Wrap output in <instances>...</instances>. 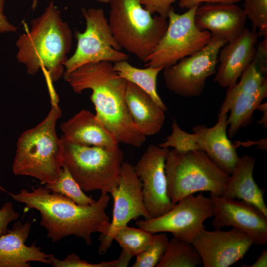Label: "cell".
Returning a JSON list of instances; mask_svg holds the SVG:
<instances>
[{
	"label": "cell",
	"instance_id": "4dcf8cb0",
	"mask_svg": "<svg viewBox=\"0 0 267 267\" xmlns=\"http://www.w3.org/2000/svg\"><path fill=\"white\" fill-rule=\"evenodd\" d=\"M49 264L53 267H125V264L121 257L111 261H103L97 264H91L81 260L75 253L69 254L60 260L53 255L49 257Z\"/></svg>",
	"mask_w": 267,
	"mask_h": 267
},
{
	"label": "cell",
	"instance_id": "9a60e30c",
	"mask_svg": "<svg viewBox=\"0 0 267 267\" xmlns=\"http://www.w3.org/2000/svg\"><path fill=\"white\" fill-rule=\"evenodd\" d=\"M196 248L204 267H227L241 260L254 244L245 233L202 229L189 241Z\"/></svg>",
	"mask_w": 267,
	"mask_h": 267
},
{
	"label": "cell",
	"instance_id": "52a82bcc",
	"mask_svg": "<svg viewBox=\"0 0 267 267\" xmlns=\"http://www.w3.org/2000/svg\"><path fill=\"white\" fill-rule=\"evenodd\" d=\"M64 162L73 178L85 191L111 193L118 185L124 155L119 148L77 144L62 135Z\"/></svg>",
	"mask_w": 267,
	"mask_h": 267
},
{
	"label": "cell",
	"instance_id": "7c38bea8",
	"mask_svg": "<svg viewBox=\"0 0 267 267\" xmlns=\"http://www.w3.org/2000/svg\"><path fill=\"white\" fill-rule=\"evenodd\" d=\"M239 82L228 88L218 115L227 114L228 135L232 138L249 124L254 111L267 96V79L252 62L241 75Z\"/></svg>",
	"mask_w": 267,
	"mask_h": 267
},
{
	"label": "cell",
	"instance_id": "4fadbf2b",
	"mask_svg": "<svg viewBox=\"0 0 267 267\" xmlns=\"http://www.w3.org/2000/svg\"><path fill=\"white\" fill-rule=\"evenodd\" d=\"M110 194L114 200L113 217L107 234L100 235V255L104 254L110 247L118 229L140 216L149 219L144 203L142 183L132 164L123 162L118 185Z\"/></svg>",
	"mask_w": 267,
	"mask_h": 267
},
{
	"label": "cell",
	"instance_id": "4316f807",
	"mask_svg": "<svg viewBox=\"0 0 267 267\" xmlns=\"http://www.w3.org/2000/svg\"><path fill=\"white\" fill-rule=\"evenodd\" d=\"M153 234L140 228L121 227L116 232L114 239L124 251L132 257L145 250L150 244Z\"/></svg>",
	"mask_w": 267,
	"mask_h": 267
},
{
	"label": "cell",
	"instance_id": "2e32d148",
	"mask_svg": "<svg viewBox=\"0 0 267 267\" xmlns=\"http://www.w3.org/2000/svg\"><path fill=\"white\" fill-rule=\"evenodd\" d=\"M214 208L215 229L232 227L247 234L257 245L267 243V216L253 205L241 200L210 194Z\"/></svg>",
	"mask_w": 267,
	"mask_h": 267
},
{
	"label": "cell",
	"instance_id": "ab89813d",
	"mask_svg": "<svg viewBox=\"0 0 267 267\" xmlns=\"http://www.w3.org/2000/svg\"><path fill=\"white\" fill-rule=\"evenodd\" d=\"M0 190L2 191L6 192V191L2 187V186L0 184Z\"/></svg>",
	"mask_w": 267,
	"mask_h": 267
},
{
	"label": "cell",
	"instance_id": "f1b7e54d",
	"mask_svg": "<svg viewBox=\"0 0 267 267\" xmlns=\"http://www.w3.org/2000/svg\"><path fill=\"white\" fill-rule=\"evenodd\" d=\"M245 14L251 22L252 30L259 36H267V0H243Z\"/></svg>",
	"mask_w": 267,
	"mask_h": 267
},
{
	"label": "cell",
	"instance_id": "d6a6232c",
	"mask_svg": "<svg viewBox=\"0 0 267 267\" xmlns=\"http://www.w3.org/2000/svg\"><path fill=\"white\" fill-rule=\"evenodd\" d=\"M19 217L18 213L13 209L11 203H5L0 209V237L6 233L8 224L16 221Z\"/></svg>",
	"mask_w": 267,
	"mask_h": 267
},
{
	"label": "cell",
	"instance_id": "ac0fdd59",
	"mask_svg": "<svg viewBox=\"0 0 267 267\" xmlns=\"http://www.w3.org/2000/svg\"><path fill=\"white\" fill-rule=\"evenodd\" d=\"M246 16L236 4L205 3L197 6L194 21L201 30L221 37L227 42L238 37L245 28Z\"/></svg>",
	"mask_w": 267,
	"mask_h": 267
},
{
	"label": "cell",
	"instance_id": "8fae6325",
	"mask_svg": "<svg viewBox=\"0 0 267 267\" xmlns=\"http://www.w3.org/2000/svg\"><path fill=\"white\" fill-rule=\"evenodd\" d=\"M213 216L211 198L200 193L184 197L166 213L155 218L139 220L136 224L152 234L169 232L189 242L198 231L205 228L204 222Z\"/></svg>",
	"mask_w": 267,
	"mask_h": 267
},
{
	"label": "cell",
	"instance_id": "5bb4252c",
	"mask_svg": "<svg viewBox=\"0 0 267 267\" xmlns=\"http://www.w3.org/2000/svg\"><path fill=\"white\" fill-rule=\"evenodd\" d=\"M169 151V148L150 145L134 166L142 183L144 203L149 219L166 213L176 204L168 194L165 170Z\"/></svg>",
	"mask_w": 267,
	"mask_h": 267
},
{
	"label": "cell",
	"instance_id": "7a4b0ae2",
	"mask_svg": "<svg viewBox=\"0 0 267 267\" xmlns=\"http://www.w3.org/2000/svg\"><path fill=\"white\" fill-rule=\"evenodd\" d=\"M9 194L16 201L39 212L40 224L47 230V237L52 242L73 235L90 245L92 233L99 232L104 236L108 232L110 222L105 212L110 200L108 193H101L98 200L89 206L78 205L68 197L42 186L32 188L31 191L22 189L18 193Z\"/></svg>",
	"mask_w": 267,
	"mask_h": 267
},
{
	"label": "cell",
	"instance_id": "e575fe53",
	"mask_svg": "<svg viewBox=\"0 0 267 267\" xmlns=\"http://www.w3.org/2000/svg\"><path fill=\"white\" fill-rule=\"evenodd\" d=\"M5 0H0V33L15 32L16 28L10 24L3 13Z\"/></svg>",
	"mask_w": 267,
	"mask_h": 267
},
{
	"label": "cell",
	"instance_id": "ffe728a7",
	"mask_svg": "<svg viewBox=\"0 0 267 267\" xmlns=\"http://www.w3.org/2000/svg\"><path fill=\"white\" fill-rule=\"evenodd\" d=\"M31 227V222L18 221L0 237V267H29V262L33 261L49 264L51 254L42 252L35 242L30 246L25 244Z\"/></svg>",
	"mask_w": 267,
	"mask_h": 267
},
{
	"label": "cell",
	"instance_id": "83f0119b",
	"mask_svg": "<svg viewBox=\"0 0 267 267\" xmlns=\"http://www.w3.org/2000/svg\"><path fill=\"white\" fill-rule=\"evenodd\" d=\"M167 234L164 232L153 234L149 245L138 254L133 267H156L163 257L168 243Z\"/></svg>",
	"mask_w": 267,
	"mask_h": 267
},
{
	"label": "cell",
	"instance_id": "d6986e66",
	"mask_svg": "<svg viewBox=\"0 0 267 267\" xmlns=\"http://www.w3.org/2000/svg\"><path fill=\"white\" fill-rule=\"evenodd\" d=\"M227 114L218 115L214 126H195L192 134L199 150L203 151L221 170L230 175L239 157L227 137Z\"/></svg>",
	"mask_w": 267,
	"mask_h": 267
},
{
	"label": "cell",
	"instance_id": "8992f818",
	"mask_svg": "<svg viewBox=\"0 0 267 267\" xmlns=\"http://www.w3.org/2000/svg\"><path fill=\"white\" fill-rule=\"evenodd\" d=\"M165 170L168 194L174 204L199 191L222 196L229 176L201 150H170Z\"/></svg>",
	"mask_w": 267,
	"mask_h": 267
},
{
	"label": "cell",
	"instance_id": "484cf974",
	"mask_svg": "<svg viewBox=\"0 0 267 267\" xmlns=\"http://www.w3.org/2000/svg\"><path fill=\"white\" fill-rule=\"evenodd\" d=\"M45 187L52 192L62 194L81 206H89L96 201L87 196L71 175L63 163L58 179L53 182L45 184Z\"/></svg>",
	"mask_w": 267,
	"mask_h": 267
},
{
	"label": "cell",
	"instance_id": "5b68a950",
	"mask_svg": "<svg viewBox=\"0 0 267 267\" xmlns=\"http://www.w3.org/2000/svg\"><path fill=\"white\" fill-rule=\"evenodd\" d=\"M108 22L121 48L144 62L164 35L168 22L153 16L138 0H109Z\"/></svg>",
	"mask_w": 267,
	"mask_h": 267
},
{
	"label": "cell",
	"instance_id": "ba28073f",
	"mask_svg": "<svg viewBox=\"0 0 267 267\" xmlns=\"http://www.w3.org/2000/svg\"><path fill=\"white\" fill-rule=\"evenodd\" d=\"M197 6L182 14L172 7L168 15L167 30L150 55L144 61L146 67H164L198 51L210 41L212 35L199 29L194 21Z\"/></svg>",
	"mask_w": 267,
	"mask_h": 267
},
{
	"label": "cell",
	"instance_id": "3957f363",
	"mask_svg": "<svg viewBox=\"0 0 267 267\" xmlns=\"http://www.w3.org/2000/svg\"><path fill=\"white\" fill-rule=\"evenodd\" d=\"M31 24V30L21 34L16 42V58L25 65L31 75H35L40 69L43 70L51 102H58L52 83L64 74L67 54L72 46V31L68 24L62 20L60 11L53 1Z\"/></svg>",
	"mask_w": 267,
	"mask_h": 267
},
{
	"label": "cell",
	"instance_id": "44dd1931",
	"mask_svg": "<svg viewBox=\"0 0 267 267\" xmlns=\"http://www.w3.org/2000/svg\"><path fill=\"white\" fill-rule=\"evenodd\" d=\"M60 128L63 136L72 143L111 150L119 147V143L115 136L88 110H81L61 124Z\"/></svg>",
	"mask_w": 267,
	"mask_h": 267
},
{
	"label": "cell",
	"instance_id": "277c9868",
	"mask_svg": "<svg viewBox=\"0 0 267 267\" xmlns=\"http://www.w3.org/2000/svg\"><path fill=\"white\" fill-rule=\"evenodd\" d=\"M61 115L58 103H52L45 118L20 135L12 167L14 175L36 178L43 184L58 179L64 156L62 141L55 127Z\"/></svg>",
	"mask_w": 267,
	"mask_h": 267
},
{
	"label": "cell",
	"instance_id": "9c48e42d",
	"mask_svg": "<svg viewBox=\"0 0 267 267\" xmlns=\"http://www.w3.org/2000/svg\"><path fill=\"white\" fill-rule=\"evenodd\" d=\"M81 11L86 28L83 33H75L77 47L65 64L64 79L73 71L88 63H115L129 58L128 54L120 51L121 48L112 34L103 9L83 8Z\"/></svg>",
	"mask_w": 267,
	"mask_h": 267
},
{
	"label": "cell",
	"instance_id": "8d00e7d4",
	"mask_svg": "<svg viewBox=\"0 0 267 267\" xmlns=\"http://www.w3.org/2000/svg\"><path fill=\"white\" fill-rule=\"evenodd\" d=\"M257 109L262 111L263 115L261 119L258 121L259 124H263L264 127L266 128L267 126V103L260 104L257 107Z\"/></svg>",
	"mask_w": 267,
	"mask_h": 267
},
{
	"label": "cell",
	"instance_id": "30bf717a",
	"mask_svg": "<svg viewBox=\"0 0 267 267\" xmlns=\"http://www.w3.org/2000/svg\"><path fill=\"white\" fill-rule=\"evenodd\" d=\"M227 43L212 36L209 43L195 53L164 67L163 78L169 90L182 97L200 95L207 78L216 73L219 52Z\"/></svg>",
	"mask_w": 267,
	"mask_h": 267
},
{
	"label": "cell",
	"instance_id": "cb8c5ba5",
	"mask_svg": "<svg viewBox=\"0 0 267 267\" xmlns=\"http://www.w3.org/2000/svg\"><path fill=\"white\" fill-rule=\"evenodd\" d=\"M113 67L117 73L128 82L136 85L146 92L164 111L167 108L157 91V78L163 69L162 67L148 66L145 68H136L127 60L115 62Z\"/></svg>",
	"mask_w": 267,
	"mask_h": 267
},
{
	"label": "cell",
	"instance_id": "836d02e7",
	"mask_svg": "<svg viewBox=\"0 0 267 267\" xmlns=\"http://www.w3.org/2000/svg\"><path fill=\"white\" fill-rule=\"evenodd\" d=\"M242 0H179L178 5L181 8L189 9L205 3L236 4Z\"/></svg>",
	"mask_w": 267,
	"mask_h": 267
},
{
	"label": "cell",
	"instance_id": "1f68e13d",
	"mask_svg": "<svg viewBox=\"0 0 267 267\" xmlns=\"http://www.w3.org/2000/svg\"><path fill=\"white\" fill-rule=\"evenodd\" d=\"M143 7L152 15L157 13L165 18L168 17L171 5L178 0H138Z\"/></svg>",
	"mask_w": 267,
	"mask_h": 267
},
{
	"label": "cell",
	"instance_id": "6da1fadb",
	"mask_svg": "<svg viewBox=\"0 0 267 267\" xmlns=\"http://www.w3.org/2000/svg\"><path fill=\"white\" fill-rule=\"evenodd\" d=\"M73 90L81 93L90 89L95 118L119 143L141 146L146 136L138 130L129 111L126 98L128 81L115 71L112 63L100 61L84 64L65 79Z\"/></svg>",
	"mask_w": 267,
	"mask_h": 267
},
{
	"label": "cell",
	"instance_id": "74e56055",
	"mask_svg": "<svg viewBox=\"0 0 267 267\" xmlns=\"http://www.w3.org/2000/svg\"><path fill=\"white\" fill-rule=\"evenodd\" d=\"M38 4V0H33L32 8L33 10H35Z\"/></svg>",
	"mask_w": 267,
	"mask_h": 267
},
{
	"label": "cell",
	"instance_id": "d590c367",
	"mask_svg": "<svg viewBox=\"0 0 267 267\" xmlns=\"http://www.w3.org/2000/svg\"><path fill=\"white\" fill-rule=\"evenodd\" d=\"M246 267H267V250L263 249L261 254L256 261L251 266H242Z\"/></svg>",
	"mask_w": 267,
	"mask_h": 267
},
{
	"label": "cell",
	"instance_id": "603a6c76",
	"mask_svg": "<svg viewBox=\"0 0 267 267\" xmlns=\"http://www.w3.org/2000/svg\"><path fill=\"white\" fill-rule=\"evenodd\" d=\"M255 162V159L249 155L239 157L226 181L222 196L234 199L237 198L250 203L267 216L264 191L258 186L253 178Z\"/></svg>",
	"mask_w": 267,
	"mask_h": 267
},
{
	"label": "cell",
	"instance_id": "f546056e",
	"mask_svg": "<svg viewBox=\"0 0 267 267\" xmlns=\"http://www.w3.org/2000/svg\"><path fill=\"white\" fill-rule=\"evenodd\" d=\"M171 134L166 140L158 145L163 148L173 147L174 149L180 152L199 150L196 144L193 134H190L183 131L174 120Z\"/></svg>",
	"mask_w": 267,
	"mask_h": 267
},
{
	"label": "cell",
	"instance_id": "f35d334b",
	"mask_svg": "<svg viewBox=\"0 0 267 267\" xmlns=\"http://www.w3.org/2000/svg\"><path fill=\"white\" fill-rule=\"evenodd\" d=\"M97 2L104 3H108L109 0H95Z\"/></svg>",
	"mask_w": 267,
	"mask_h": 267
},
{
	"label": "cell",
	"instance_id": "7402d4cb",
	"mask_svg": "<svg viewBox=\"0 0 267 267\" xmlns=\"http://www.w3.org/2000/svg\"><path fill=\"white\" fill-rule=\"evenodd\" d=\"M125 98L133 120L142 134L153 135L161 131L165 120V111L146 92L128 82Z\"/></svg>",
	"mask_w": 267,
	"mask_h": 267
},
{
	"label": "cell",
	"instance_id": "e0dca14e",
	"mask_svg": "<svg viewBox=\"0 0 267 267\" xmlns=\"http://www.w3.org/2000/svg\"><path fill=\"white\" fill-rule=\"evenodd\" d=\"M258 32L245 28L235 39L227 42L221 49L216 75L214 81L223 88L233 86L253 60L258 42Z\"/></svg>",
	"mask_w": 267,
	"mask_h": 267
},
{
	"label": "cell",
	"instance_id": "d4e9b609",
	"mask_svg": "<svg viewBox=\"0 0 267 267\" xmlns=\"http://www.w3.org/2000/svg\"><path fill=\"white\" fill-rule=\"evenodd\" d=\"M201 264L200 256L191 243L173 236L156 267H196Z\"/></svg>",
	"mask_w": 267,
	"mask_h": 267
}]
</instances>
